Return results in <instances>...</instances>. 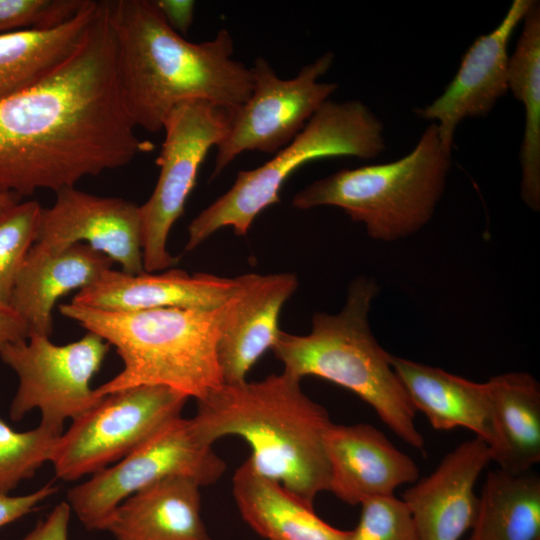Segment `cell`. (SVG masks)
I'll use <instances>...</instances> for the list:
<instances>
[{
  "instance_id": "1",
  "label": "cell",
  "mask_w": 540,
  "mask_h": 540,
  "mask_svg": "<svg viewBox=\"0 0 540 540\" xmlns=\"http://www.w3.org/2000/svg\"><path fill=\"white\" fill-rule=\"evenodd\" d=\"M121 93L105 2L73 54L37 85L0 100V195L75 187L125 166L142 141Z\"/></svg>"
},
{
  "instance_id": "2",
  "label": "cell",
  "mask_w": 540,
  "mask_h": 540,
  "mask_svg": "<svg viewBox=\"0 0 540 540\" xmlns=\"http://www.w3.org/2000/svg\"><path fill=\"white\" fill-rule=\"evenodd\" d=\"M105 7L122 97L136 127L163 130L168 114L182 102L236 108L249 98L251 70L234 59L226 29L195 43L168 25L154 0H111Z\"/></svg>"
},
{
  "instance_id": "3",
  "label": "cell",
  "mask_w": 540,
  "mask_h": 540,
  "mask_svg": "<svg viewBox=\"0 0 540 540\" xmlns=\"http://www.w3.org/2000/svg\"><path fill=\"white\" fill-rule=\"evenodd\" d=\"M300 381L283 371L260 381L223 383L196 400L193 419L211 445L228 435L241 437L258 473L313 507L316 496L329 491L323 436L332 421Z\"/></svg>"
},
{
  "instance_id": "4",
  "label": "cell",
  "mask_w": 540,
  "mask_h": 540,
  "mask_svg": "<svg viewBox=\"0 0 540 540\" xmlns=\"http://www.w3.org/2000/svg\"><path fill=\"white\" fill-rule=\"evenodd\" d=\"M229 301L216 309L138 311H104L69 303L60 305L59 312L101 336L123 361L119 374L94 389L96 396L161 385L199 400L223 384L217 345Z\"/></svg>"
},
{
  "instance_id": "5",
  "label": "cell",
  "mask_w": 540,
  "mask_h": 540,
  "mask_svg": "<svg viewBox=\"0 0 540 540\" xmlns=\"http://www.w3.org/2000/svg\"><path fill=\"white\" fill-rule=\"evenodd\" d=\"M377 293L373 279L355 278L338 313H315L306 335L281 330L272 350L284 372L300 380L320 377L350 390L398 437L424 452L425 440L415 424L416 410L392 368L390 354L370 328L369 312Z\"/></svg>"
},
{
  "instance_id": "6",
  "label": "cell",
  "mask_w": 540,
  "mask_h": 540,
  "mask_svg": "<svg viewBox=\"0 0 540 540\" xmlns=\"http://www.w3.org/2000/svg\"><path fill=\"white\" fill-rule=\"evenodd\" d=\"M450 168L451 150L443 145L432 122L404 157L341 169L301 189L292 205L298 209L338 207L362 223L372 239L393 242L417 233L430 221Z\"/></svg>"
},
{
  "instance_id": "7",
  "label": "cell",
  "mask_w": 540,
  "mask_h": 540,
  "mask_svg": "<svg viewBox=\"0 0 540 540\" xmlns=\"http://www.w3.org/2000/svg\"><path fill=\"white\" fill-rule=\"evenodd\" d=\"M385 148L384 125L368 106L328 100L289 144L261 166L239 171L230 189L191 221L185 250L224 227L247 235L255 218L280 202L283 184L301 166L332 157L374 159Z\"/></svg>"
},
{
  "instance_id": "8",
  "label": "cell",
  "mask_w": 540,
  "mask_h": 540,
  "mask_svg": "<svg viewBox=\"0 0 540 540\" xmlns=\"http://www.w3.org/2000/svg\"><path fill=\"white\" fill-rule=\"evenodd\" d=\"M225 462L202 437L193 418L177 417L127 456L71 488L68 503L87 530H105L115 510L132 494L161 480L186 476L201 486L216 482Z\"/></svg>"
},
{
  "instance_id": "9",
  "label": "cell",
  "mask_w": 540,
  "mask_h": 540,
  "mask_svg": "<svg viewBox=\"0 0 540 540\" xmlns=\"http://www.w3.org/2000/svg\"><path fill=\"white\" fill-rule=\"evenodd\" d=\"M231 118L232 108L204 100L182 102L168 114L156 160L158 180L149 199L139 205L145 272L168 269L176 263L167 250L169 232L184 213L203 160L225 138Z\"/></svg>"
},
{
  "instance_id": "10",
  "label": "cell",
  "mask_w": 540,
  "mask_h": 540,
  "mask_svg": "<svg viewBox=\"0 0 540 540\" xmlns=\"http://www.w3.org/2000/svg\"><path fill=\"white\" fill-rule=\"evenodd\" d=\"M188 397L161 385H141L106 396L72 420L54 448L55 475L75 481L119 461L171 420Z\"/></svg>"
},
{
  "instance_id": "11",
  "label": "cell",
  "mask_w": 540,
  "mask_h": 540,
  "mask_svg": "<svg viewBox=\"0 0 540 540\" xmlns=\"http://www.w3.org/2000/svg\"><path fill=\"white\" fill-rule=\"evenodd\" d=\"M333 60V53L326 52L295 77L282 79L265 58H257L250 67L251 94L232 110L229 130L216 147L211 178L245 151L275 154L289 144L338 89L335 82L319 81Z\"/></svg>"
},
{
  "instance_id": "12",
  "label": "cell",
  "mask_w": 540,
  "mask_h": 540,
  "mask_svg": "<svg viewBox=\"0 0 540 540\" xmlns=\"http://www.w3.org/2000/svg\"><path fill=\"white\" fill-rule=\"evenodd\" d=\"M111 345L87 331L81 339L56 345L48 336L30 335L0 351L1 360L18 377V388L10 406V417L20 420L37 408L40 424L63 431L66 419L77 418L102 397L90 382L99 371Z\"/></svg>"
},
{
  "instance_id": "13",
  "label": "cell",
  "mask_w": 540,
  "mask_h": 540,
  "mask_svg": "<svg viewBox=\"0 0 540 540\" xmlns=\"http://www.w3.org/2000/svg\"><path fill=\"white\" fill-rule=\"evenodd\" d=\"M76 243L103 253L125 273L145 272L140 211L135 203L75 187L57 191L53 206L41 210L34 244L58 250Z\"/></svg>"
},
{
  "instance_id": "14",
  "label": "cell",
  "mask_w": 540,
  "mask_h": 540,
  "mask_svg": "<svg viewBox=\"0 0 540 540\" xmlns=\"http://www.w3.org/2000/svg\"><path fill=\"white\" fill-rule=\"evenodd\" d=\"M534 0H514L491 32L478 36L462 57L443 93L415 113L437 125L443 145L452 150L455 131L466 118L486 117L508 92L511 36Z\"/></svg>"
},
{
  "instance_id": "15",
  "label": "cell",
  "mask_w": 540,
  "mask_h": 540,
  "mask_svg": "<svg viewBox=\"0 0 540 540\" xmlns=\"http://www.w3.org/2000/svg\"><path fill=\"white\" fill-rule=\"evenodd\" d=\"M323 442L330 467L329 491L347 504L393 496L401 485L418 480L414 460L370 424L332 422Z\"/></svg>"
},
{
  "instance_id": "16",
  "label": "cell",
  "mask_w": 540,
  "mask_h": 540,
  "mask_svg": "<svg viewBox=\"0 0 540 540\" xmlns=\"http://www.w3.org/2000/svg\"><path fill=\"white\" fill-rule=\"evenodd\" d=\"M490 462L487 444L475 437L458 445L429 476L404 492L402 500L419 540H460L472 529L479 505L475 483Z\"/></svg>"
},
{
  "instance_id": "17",
  "label": "cell",
  "mask_w": 540,
  "mask_h": 540,
  "mask_svg": "<svg viewBox=\"0 0 540 540\" xmlns=\"http://www.w3.org/2000/svg\"><path fill=\"white\" fill-rule=\"evenodd\" d=\"M237 277L239 286L228 303L217 345L225 384L246 381L250 369L273 348L281 332L282 307L298 287L296 275L288 272Z\"/></svg>"
},
{
  "instance_id": "18",
  "label": "cell",
  "mask_w": 540,
  "mask_h": 540,
  "mask_svg": "<svg viewBox=\"0 0 540 540\" xmlns=\"http://www.w3.org/2000/svg\"><path fill=\"white\" fill-rule=\"evenodd\" d=\"M238 286L237 276L190 275L179 269L160 274H128L111 268L93 284L79 290L71 303L104 311L216 309L235 295Z\"/></svg>"
},
{
  "instance_id": "19",
  "label": "cell",
  "mask_w": 540,
  "mask_h": 540,
  "mask_svg": "<svg viewBox=\"0 0 540 540\" xmlns=\"http://www.w3.org/2000/svg\"><path fill=\"white\" fill-rule=\"evenodd\" d=\"M112 265L109 257L84 243L58 250L33 244L17 275L9 305L26 324L29 336L49 337L57 300L93 284Z\"/></svg>"
},
{
  "instance_id": "20",
  "label": "cell",
  "mask_w": 540,
  "mask_h": 540,
  "mask_svg": "<svg viewBox=\"0 0 540 540\" xmlns=\"http://www.w3.org/2000/svg\"><path fill=\"white\" fill-rule=\"evenodd\" d=\"M200 483L175 476L126 498L105 530L116 540H210L201 518Z\"/></svg>"
},
{
  "instance_id": "21",
  "label": "cell",
  "mask_w": 540,
  "mask_h": 540,
  "mask_svg": "<svg viewBox=\"0 0 540 540\" xmlns=\"http://www.w3.org/2000/svg\"><path fill=\"white\" fill-rule=\"evenodd\" d=\"M390 363L413 407L427 417L433 428L463 427L489 443L490 396L486 382L470 381L391 354Z\"/></svg>"
},
{
  "instance_id": "22",
  "label": "cell",
  "mask_w": 540,
  "mask_h": 540,
  "mask_svg": "<svg viewBox=\"0 0 540 540\" xmlns=\"http://www.w3.org/2000/svg\"><path fill=\"white\" fill-rule=\"evenodd\" d=\"M490 396V459L510 473L531 470L540 462V385L526 372L495 375Z\"/></svg>"
},
{
  "instance_id": "23",
  "label": "cell",
  "mask_w": 540,
  "mask_h": 540,
  "mask_svg": "<svg viewBox=\"0 0 540 540\" xmlns=\"http://www.w3.org/2000/svg\"><path fill=\"white\" fill-rule=\"evenodd\" d=\"M233 496L245 522L268 540H350L351 531L323 521L313 507L258 473L249 458L233 476Z\"/></svg>"
},
{
  "instance_id": "24",
  "label": "cell",
  "mask_w": 540,
  "mask_h": 540,
  "mask_svg": "<svg viewBox=\"0 0 540 540\" xmlns=\"http://www.w3.org/2000/svg\"><path fill=\"white\" fill-rule=\"evenodd\" d=\"M98 6L99 1L85 0L60 25L0 34V100L30 89L62 65L81 43Z\"/></svg>"
},
{
  "instance_id": "25",
  "label": "cell",
  "mask_w": 540,
  "mask_h": 540,
  "mask_svg": "<svg viewBox=\"0 0 540 540\" xmlns=\"http://www.w3.org/2000/svg\"><path fill=\"white\" fill-rule=\"evenodd\" d=\"M521 34L509 57L508 91L525 110L520 146V194L533 211L540 210V4L533 2L523 20Z\"/></svg>"
},
{
  "instance_id": "26",
  "label": "cell",
  "mask_w": 540,
  "mask_h": 540,
  "mask_svg": "<svg viewBox=\"0 0 540 540\" xmlns=\"http://www.w3.org/2000/svg\"><path fill=\"white\" fill-rule=\"evenodd\" d=\"M469 540H540V477L490 470Z\"/></svg>"
},
{
  "instance_id": "27",
  "label": "cell",
  "mask_w": 540,
  "mask_h": 540,
  "mask_svg": "<svg viewBox=\"0 0 540 540\" xmlns=\"http://www.w3.org/2000/svg\"><path fill=\"white\" fill-rule=\"evenodd\" d=\"M62 433L42 424L18 432L0 419V495H8L45 462H50Z\"/></svg>"
},
{
  "instance_id": "28",
  "label": "cell",
  "mask_w": 540,
  "mask_h": 540,
  "mask_svg": "<svg viewBox=\"0 0 540 540\" xmlns=\"http://www.w3.org/2000/svg\"><path fill=\"white\" fill-rule=\"evenodd\" d=\"M42 207L18 202L0 213V303L9 305L19 270L36 241ZM10 306V305H9Z\"/></svg>"
},
{
  "instance_id": "29",
  "label": "cell",
  "mask_w": 540,
  "mask_h": 540,
  "mask_svg": "<svg viewBox=\"0 0 540 540\" xmlns=\"http://www.w3.org/2000/svg\"><path fill=\"white\" fill-rule=\"evenodd\" d=\"M361 515L350 540H419L404 501L393 496L375 497L361 503Z\"/></svg>"
},
{
  "instance_id": "30",
  "label": "cell",
  "mask_w": 540,
  "mask_h": 540,
  "mask_svg": "<svg viewBox=\"0 0 540 540\" xmlns=\"http://www.w3.org/2000/svg\"><path fill=\"white\" fill-rule=\"evenodd\" d=\"M85 0H0V34L47 29L71 19Z\"/></svg>"
},
{
  "instance_id": "31",
  "label": "cell",
  "mask_w": 540,
  "mask_h": 540,
  "mask_svg": "<svg viewBox=\"0 0 540 540\" xmlns=\"http://www.w3.org/2000/svg\"><path fill=\"white\" fill-rule=\"evenodd\" d=\"M57 491V486L48 483L29 494L21 496L0 495V528L32 512L41 501Z\"/></svg>"
},
{
  "instance_id": "32",
  "label": "cell",
  "mask_w": 540,
  "mask_h": 540,
  "mask_svg": "<svg viewBox=\"0 0 540 540\" xmlns=\"http://www.w3.org/2000/svg\"><path fill=\"white\" fill-rule=\"evenodd\" d=\"M70 515L68 502L57 504L22 540H68Z\"/></svg>"
},
{
  "instance_id": "33",
  "label": "cell",
  "mask_w": 540,
  "mask_h": 540,
  "mask_svg": "<svg viewBox=\"0 0 540 540\" xmlns=\"http://www.w3.org/2000/svg\"><path fill=\"white\" fill-rule=\"evenodd\" d=\"M168 25L184 37L191 27L195 2L192 0H154Z\"/></svg>"
},
{
  "instance_id": "34",
  "label": "cell",
  "mask_w": 540,
  "mask_h": 540,
  "mask_svg": "<svg viewBox=\"0 0 540 540\" xmlns=\"http://www.w3.org/2000/svg\"><path fill=\"white\" fill-rule=\"evenodd\" d=\"M28 337V328L22 318L9 305L0 303V351Z\"/></svg>"
},
{
  "instance_id": "35",
  "label": "cell",
  "mask_w": 540,
  "mask_h": 540,
  "mask_svg": "<svg viewBox=\"0 0 540 540\" xmlns=\"http://www.w3.org/2000/svg\"><path fill=\"white\" fill-rule=\"evenodd\" d=\"M20 198L12 194L0 195V213L10 206L20 202Z\"/></svg>"
}]
</instances>
